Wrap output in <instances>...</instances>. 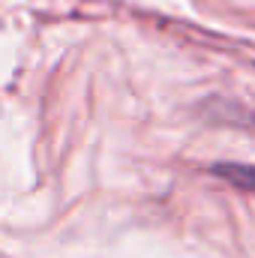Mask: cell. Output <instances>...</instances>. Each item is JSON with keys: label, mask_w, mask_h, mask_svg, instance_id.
Segmentation results:
<instances>
[{"label": "cell", "mask_w": 255, "mask_h": 258, "mask_svg": "<svg viewBox=\"0 0 255 258\" xmlns=\"http://www.w3.org/2000/svg\"><path fill=\"white\" fill-rule=\"evenodd\" d=\"M222 180L240 186V189H249L255 192V165H237V162H225V165H216L213 168Z\"/></svg>", "instance_id": "cell-1"}]
</instances>
